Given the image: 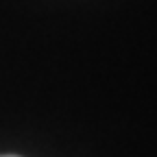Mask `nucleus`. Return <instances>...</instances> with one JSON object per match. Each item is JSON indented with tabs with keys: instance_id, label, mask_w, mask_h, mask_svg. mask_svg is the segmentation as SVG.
<instances>
[{
	"instance_id": "f257e3e1",
	"label": "nucleus",
	"mask_w": 157,
	"mask_h": 157,
	"mask_svg": "<svg viewBox=\"0 0 157 157\" xmlns=\"http://www.w3.org/2000/svg\"><path fill=\"white\" fill-rule=\"evenodd\" d=\"M2 157H15V155H2Z\"/></svg>"
}]
</instances>
